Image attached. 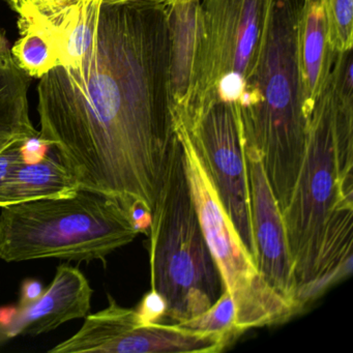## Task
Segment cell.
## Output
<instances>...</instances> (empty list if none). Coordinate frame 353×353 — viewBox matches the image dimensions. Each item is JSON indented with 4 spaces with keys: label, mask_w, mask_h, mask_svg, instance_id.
Returning a JSON list of instances; mask_svg holds the SVG:
<instances>
[{
    "label": "cell",
    "mask_w": 353,
    "mask_h": 353,
    "mask_svg": "<svg viewBox=\"0 0 353 353\" xmlns=\"http://www.w3.org/2000/svg\"><path fill=\"white\" fill-rule=\"evenodd\" d=\"M76 179L54 152L24 162L0 183V208L34 200L67 197L79 190Z\"/></svg>",
    "instance_id": "15"
},
{
    "label": "cell",
    "mask_w": 353,
    "mask_h": 353,
    "mask_svg": "<svg viewBox=\"0 0 353 353\" xmlns=\"http://www.w3.org/2000/svg\"><path fill=\"white\" fill-rule=\"evenodd\" d=\"M92 293L90 282L78 268L61 264L38 301L0 317V343L15 336H40L65 322L85 318Z\"/></svg>",
    "instance_id": "11"
},
{
    "label": "cell",
    "mask_w": 353,
    "mask_h": 353,
    "mask_svg": "<svg viewBox=\"0 0 353 353\" xmlns=\"http://www.w3.org/2000/svg\"><path fill=\"white\" fill-rule=\"evenodd\" d=\"M44 291V287L39 281L26 280L22 285L21 296H20L18 307H26V305H32L42 296Z\"/></svg>",
    "instance_id": "22"
},
{
    "label": "cell",
    "mask_w": 353,
    "mask_h": 353,
    "mask_svg": "<svg viewBox=\"0 0 353 353\" xmlns=\"http://www.w3.org/2000/svg\"><path fill=\"white\" fill-rule=\"evenodd\" d=\"M166 309V301L163 299L162 295L154 289H150V291L144 295L135 310L140 322L144 326L160 323V320L165 318Z\"/></svg>",
    "instance_id": "20"
},
{
    "label": "cell",
    "mask_w": 353,
    "mask_h": 353,
    "mask_svg": "<svg viewBox=\"0 0 353 353\" xmlns=\"http://www.w3.org/2000/svg\"><path fill=\"white\" fill-rule=\"evenodd\" d=\"M169 28V88L174 117L189 110L199 77L201 52L200 0H175L167 5Z\"/></svg>",
    "instance_id": "12"
},
{
    "label": "cell",
    "mask_w": 353,
    "mask_h": 353,
    "mask_svg": "<svg viewBox=\"0 0 353 353\" xmlns=\"http://www.w3.org/2000/svg\"><path fill=\"white\" fill-rule=\"evenodd\" d=\"M148 236L152 289L166 301L165 317L171 324L193 319L214 305L226 287L202 232L179 135Z\"/></svg>",
    "instance_id": "5"
},
{
    "label": "cell",
    "mask_w": 353,
    "mask_h": 353,
    "mask_svg": "<svg viewBox=\"0 0 353 353\" xmlns=\"http://www.w3.org/2000/svg\"><path fill=\"white\" fill-rule=\"evenodd\" d=\"M20 34L41 32L57 46L61 67L81 63L92 40L103 0H6Z\"/></svg>",
    "instance_id": "10"
},
{
    "label": "cell",
    "mask_w": 353,
    "mask_h": 353,
    "mask_svg": "<svg viewBox=\"0 0 353 353\" xmlns=\"http://www.w3.org/2000/svg\"><path fill=\"white\" fill-rule=\"evenodd\" d=\"M230 344L226 336L218 332L154 323L136 328L119 342L114 353H216Z\"/></svg>",
    "instance_id": "16"
},
{
    "label": "cell",
    "mask_w": 353,
    "mask_h": 353,
    "mask_svg": "<svg viewBox=\"0 0 353 353\" xmlns=\"http://www.w3.org/2000/svg\"><path fill=\"white\" fill-rule=\"evenodd\" d=\"M20 36L11 52L16 65L26 75L32 79H41L55 68L61 67L57 46L44 34L28 30Z\"/></svg>",
    "instance_id": "17"
},
{
    "label": "cell",
    "mask_w": 353,
    "mask_h": 353,
    "mask_svg": "<svg viewBox=\"0 0 353 353\" xmlns=\"http://www.w3.org/2000/svg\"><path fill=\"white\" fill-rule=\"evenodd\" d=\"M175 121L187 127L227 216L256 264L249 176L236 105L210 101Z\"/></svg>",
    "instance_id": "8"
},
{
    "label": "cell",
    "mask_w": 353,
    "mask_h": 353,
    "mask_svg": "<svg viewBox=\"0 0 353 353\" xmlns=\"http://www.w3.org/2000/svg\"><path fill=\"white\" fill-rule=\"evenodd\" d=\"M353 65L339 61L307 119L305 156L282 212L301 309L352 270Z\"/></svg>",
    "instance_id": "2"
},
{
    "label": "cell",
    "mask_w": 353,
    "mask_h": 353,
    "mask_svg": "<svg viewBox=\"0 0 353 353\" xmlns=\"http://www.w3.org/2000/svg\"><path fill=\"white\" fill-rule=\"evenodd\" d=\"M176 325L198 332H218L226 336L231 343L241 334L236 326L234 301L227 290L210 309L193 319L176 323Z\"/></svg>",
    "instance_id": "18"
},
{
    "label": "cell",
    "mask_w": 353,
    "mask_h": 353,
    "mask_svg": "<svg viewBox=\"0 0 353 353\" xmlns=\"http://www.w3.org/2000/svg\"><path fill=\"white\" fill-rule=\"evenodd\" d=\"M336 54L328 40L321 0H305L299 23V57L307 119L327 84Z\"/></svg>",
    "instance_id": "13"
},
{
    "label": "cell",
    "mask_w": 353,
    "mask_h": 353,
    "mask_svg": "<svg viewBox=\"0 0 353 353\" xmlns=\"http://www.w3.org/2000/svg\"><path fill=\"white\" fill-rule=\"evenodd\" d=\"M321 3L332 51L350 50L353 44V0H321Z\"/></svg>",
    "instance_id": "19"
},
{
    "label": "cell",
    "mask_w": 353,
    "mask_h": 353,
    "mask_svg": "<svg viewBox=\"0 0 353 353\" xmlns=\"http://www.w3.org/2000/svg\"><path fill=\"white\" fill-rule=\"evenodd\" d=\"M243 148L249 176L252 227L257 250L256 266L270 288L299 314L303 309L299 305L282 212L270 189L259 154L248 144L243 143Z\"/></svg>",
    "instance_id": "9"
},
{
    "label": "cell",
    "mask_w": 353,
    "mask_h": 353,
    "mask_svg": "<svg viewBox=\"0 0 353 353\" xmlns=\"http://www.w3.org/2000/svg\"><path fill=\"white\" fill-rule=\"evenodd\" d=\"M3 1H6V0H3Z\"/></svg>",
    "instance_id": "24"
},
{
    "label": "cell",
    "mask_w": 353,
    "mask_h": 353,
    "mask_svg": "<svg viewBox=\"0 0 353 353\" xmlns=\"http://www.w3.org/2000/svg\"><path fill=\"white\" fill-rule=\"evenodd\" d=\"M175 0H103V5H119V3H150V5H169Z\"/></svg>",
    "instance_id": "23"
},
{
    "label": "cell",
    "mask_w": 353,
    "mask_h": 353,
    "mask_svg": "<svg viewBox=\"0 0 353 353\" xmlns=\"http://www.w3.org/2000/svg\"><path fill=\"white\" fill-rule=\"evenodd\" d=\"M175 130L183 144L188 179L202 232L226 290L234 301L239 332L243 334L252 328L288 321L296 313L258 272L219 199L187 127L175 121Z\"/></svg>",
    "instance_id": "6"
},
{
    "label": "cell",
    "mask_w": 353,
    "mask_h": 353,
    "mask_svg": "<svg viewBox=\"0 0 353 353\" xmlns=\"http://www.w3.org/2000/svg\"><path fill=\"white\" fill-rule=\"evenodd\" d=\"M37 90L40 138L80 189L152 214L177 138L167 5L102 3L81 63Z\"/></svg>",
    "instance_id": "1"
},
{
    "label": "cell",
    "mask_w": 353,
    "mask_h": 353,
    "mask_svg": "<svg viewBox=\"0 0 353 353\" xmlns=\"http://www.w3.org/2000/svg\"><path fill=\"white\" fill-rule=\"evenodd\" d=\"M22 144H16L0 154V183H3L20 165L26 162Z\"/></svg>",
    "instance_id": "21"
},
{
    "label": "cell",
    "mask_w": 353,
    "mask_h": 353,
    "mask_svg": "<svg viewBox=\"0 0 353 353\" xmlns=\"http://www.w3.org/2000/svg\"><path fill=\"white\" fill-rule=\"evenodd\" d=\"M30 80L16 65L5 30H0V154L40 135L30 119Z\"/></svg>",
    "instance_id": "14"
},
{
    "label": "cell",
    "mask_w": 353,
    "mask_h": 353,
    "mask_svg": "<svg viewBox=\"0 0 353 353\" xmlns=\"http://www.w3.org/2000/svg\"><path fill=\"white\" fill-rule=\"evenodd\" d=\"M270 0H200L201 52L193 102L236 105L257 69Z\"/></svg>",
    "instance_id": "7"
},
{
    "label": "cell",
    "mask_w": 353,
    "mask_h": 353,
    "mask_svg": "<svg viewBox=\"0 0 353 353\" xmlns=\"http://www.w3.org/2000/svg\"><path fill=\"white\" fill-rule=\"evenodd\" d=\"M138 234L133 216L123 204L103 194L79 189L67 197L1 208L0 260L105 261Z\"/></svg>",
    "instance_id": "4"
},
{
    "label": "cell",
    "mask_w": 353,
    "mask_h": 353,
    "mask_svg": "<svg viewBox=\"0 0 353 353\" xmlns=\"http://www.w3.org/2000/svg\"><path fill=\"white\" fill-rule=\"evenodd\" d=\"M305 0H270L257 69L236 104L243 143L257 150L281 212L290 202L307 141L299 57Z\"/></svg>",
    "instance_id": "3"
}]
</instances>
